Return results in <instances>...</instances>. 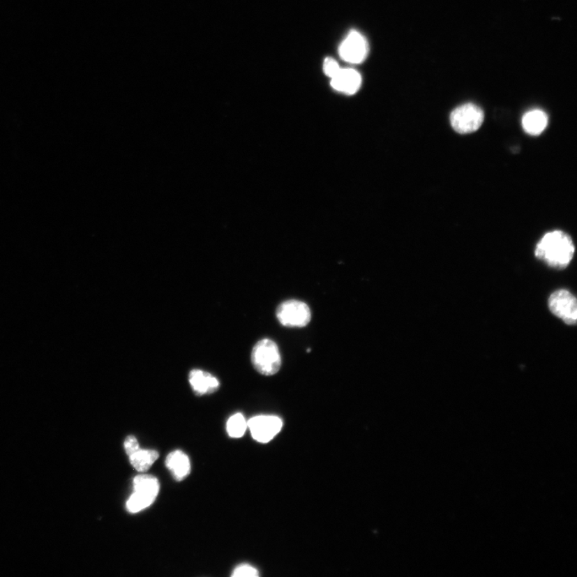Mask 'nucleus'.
Instances as JSON below:
<instances>
[{
    "mask_svg": "<svg viewBox=\"0 0 577 577\" xmlns=\"http://www.w3.org/2000/svg\"><path fill=\"white\" fill-rule=\"evenodd\" d=\"M575 246L570 236L562 231L550 232L537 245L535 255L548 266L564 269L573 260Z\"/></svg>",
    "mask_w": 577,
    "mask_h": 577,
    "instance_id": "nucleus-1",
    "label": "nucleus"
},
{
    "mask_svg": "<svg viewBox=\"0 0 577 577\" xmlns=\"http://www.w3.org/2000/svg\"><path fill=\"white\" fill-rule=\"evenodd\" d=\"M251 362L258 373L266 376L277 374L282 366V356L276 343L264 338L253 347Z\"/></svg>",
    "mask_w": 577,
    "mask_h": 577,
    "instance_id": "nucleus-2",
    "label": "nucleus"
},
{
    "mask_svg": "<svg viewBox=\"0 0 577 577\" xmlns=\"http://www.w3.org/2000/svg\"><path fill=\"white\" fill-rule=\"evenodd\" d=\"M133 489L126 507L132 514H137L154 503L159 493L160 484L158 479L150 474H139L134 478Z\"/></svg>",
    "mask_w": 577,
    "mask_h": 577,
    "instance_id": "nucleus-3",
    "label": "nucleus"
},
{
    "mask_svg": "<svg viewBox=\"0 0 577 577\" xmlns=\"http://www.w3.org/2000/svg\"><path fill=\"white\" fill-rule=\"evenodd\" d=\"M484 113L481 107L474 104H465L456 107L451 113V125L460 134L472 133L481 127Z\"/></svg>",
    "mask_w": 577,
    "mask_h": 577,
    "instance_id": "nucleus-4",
    "label": "nucleus"
},
{
    "mask_svg": "<svg viewBox=\"0 0 577 577\" xmlns=\"http://www.w3.org/2000/svg\"><path fill=\"white\" fill-rule=\"evenodd\" d=\"M278 320L284 327H304L311 320L308 305L299 300H288L280 304L276 311Z\"/></svg>",
    "mask_w": 577,
    "mask_h": 577,
    "instance_id": "nucleus-5",
    "label": "nucleus"
},
{
    "mask_svg": "<svg viewBox=\"0 0 577 577\" xmlns=\"http://www.w3.org/2000/svg\"><path fill=\"white\" fill-rule=\"evenodd\" d=\"M549 310L569 326L576 325L577 320L576 299L569 290H559L549 297Z\"/></svg>",
    "mask_w": 577,
    "mask_h": 577,
    "instance_id": "nucleus-6",
    "label": "nucleus"
},
{
    "mask_svg": "<svg viewBox=\"0 0 577 577\" xmlns=\"http://www.w3.org/2000/svg\"><path fill=\"white\" fill-rule=\"evenodd\" d=\"M253 438L266 444L272 440L281 430L283 420L275 415H258L247 422Z\"/></svg>",
    "mask_w": 577,
    "mask_h": 577,
    "instance_id": "nucleus-7",
    "label": "nucleus"
},
{
    "mask_svg": "<svg viewBox=\"0 0 577 577\" xmlns=\"http://www.w3.org/2000/svg\"><path fill=\"white\" fill-rule=\"evenodd\" d=\"M368 51L365 38L357 31L350 32L339 48V54L344 61L352 63L363 62Z\"/></svg>",
    "mask_w": 577,
    "mask_h": 577,
    "instance_id": "nucleus-8",
    "label": "nucleus"
},
{
    "mask_svg": "<svg viewBox=\"0 0 577 577\" xmlns=\"http://www.w3.org/2000/svg\"><path fill=\"white\" fill-rule=\"evenodd\" d=\"M188 382L194 393L197 396L210 395L219 389L220 382L217 377L199 369H193L188 375Z\"/></svg>",
    "mask_w": 577,
    "mask_h": 577,
    "instance_id": "nucleus-9",
    "label": "nucleus"
},
{
    "mask_svg": "<svg viewBox=\"0 0 577 577\" xmlns=\"http://www.w3.org/2000/svg\"><path fill=\"white\" fill-rule=\"evenodd\" d=\"M362 83V79L358 72L352 68L340 69L336 75L331 78L332 87L342 93L354 94Z\"/></svg>",
    "mask_w": 577,
    "mask_h": 577,
    "instance_id": "nucleus-10",
    "label": "nucleus"
},
{
    "mask_svg": "<svg viewBox=\"0 0 577 577\" xmlns=\"http://www.w3.org/2000/svg\"><path fill=\"white\" fill-rule=\"evenodd\" d=\"M166 466L177 481H181L190 473L191 466L188 457L184 452L177 450L167 456Z\"/></svg>",
    "mask_w": 577,
    "mask_h": 577,
    "instance_id": "nucleus-11",
    "label": "nucleus"
},
{
    "mask_svg": "<svg viewBox=\"0 0 577 577\" xmlns=\"http://www.w3.org/2000/svg\"><path fill=\"white\" fill-rule=\"evenodd\" d=\"M525 131L532 136L541 134L548 126V116L541 110H532L525 113L522 119Z\"/></svg>",
    "mask_w": 577,
    "mask_h": 577,
    "instance_id": "nucleus-12",
    "label": "nucleus"
},
{
    "mask_svg": "<svg viewBox=\"0 0 577 577\" xmlns=\"http://www.w3.org/2000/svg\"><path fill=\"white\" fill-rule=\"evenodd\" d=\"M131 465L139 472H147L159 458V453L155 450L140 449L129 456Z\"/></svg>",
    "mask_w": 577,
    "mask_h": 577,
    "instance_id": "nucleus-13",
    "label": "nucleus"
},
{
    "mask_svg": "<svg viewBox=\"0 0 577 577\" xmlns=\"http://www.w3.org/2000/svg\"><path fill=\"white\" fill-rule=\"evenodd\" d=\"M247 428L246 420L241 413L232 415L226 426L227 433L232 438H241L245 434Z\"/></svg>",
    "mask_w": 577,
    "mask_h": 577,
    "instance_id": "nucleus-14",
    "label": "nucleus"
},
{
    "mask_svg": "<svg viewBox=\"0 0 577 577\" xmlns=\"http://www.w3.org/2000/svg\"><path fill=\"white\" fill-rule=\"evenodd\" d=\"M232 576L234 577H256L258 576V571L250 565L242 564L235 569Z\"/></svg>",
    "mask_w": 577,
    "mask_h": 577,
    "instance_id": "nucleus-15",
    "label": "nucleus"
},
{
    "mask_svg": "<svg viewBox=\"0 0 577 577\" xmlns=\"http://www.w3.org/2000/svg\"><path fill=\"white\" fill-rule=\"evenodd\" d=\"M340 67H339L338 63L336 61H334V59L331 58H327L325 59L324 63H323V70H324V73L329 77L333 78L334 75H336L339 71H340Z\"/></svg>",
    "mask_w": 577,
    "mask_h": 577,
    "instance_id": "nucleus-16",
    "label": "nucleus"
},
{
    "mask_svg": "<svg viewBox=\"0 0 577 577\" xmlns=\"http://www.w3.org/2000/svg\"><path fill=\"white\" fill-rule=\"evenodd\" d=\"M123 446H125V449L128 456H131L134 452H136L140 449L138 441L136 437L133 435H129L127 437L125 440V443H123Z\"/></svg>",
    "mask_w": 577,
    "mask_h": 577,
    "instance_id": "nucleus-17",
    "label": "nucleus"
}]
</instances>
